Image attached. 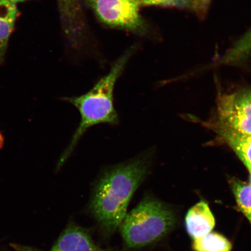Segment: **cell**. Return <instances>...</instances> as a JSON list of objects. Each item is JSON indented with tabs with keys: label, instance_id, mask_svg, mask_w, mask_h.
<instances>
[{
	"label": "cell",
	"instance_id": "9",
	"mask_svg": "<svg viewBox=\"0 0 251 251\" xmlns=\"http://www.w3.org/2000/svg\"><path fill=\"white\" fill-rule=\"evenodd\" d=\"M18 15V9L14 3L0 0V65L4 61L9 37Z\"/></svg>",
	"mask_w": 251,
	"mask_h": 251
},
{
	"label": "cell",
	"instance_id": "10",
	"mask_svg": "<svg viewBox=\"0 0 251 251\" xmlns=\"http://www.w3.org/2000/svg\"><path fill=\"white\" fill-rule=\"evenodd\" d=\"M251 56V27L221 56L223 64H238L246 61Z\"/></svg>",
	"mask_w": 251,
	"mask_h": 251
},
{
	"label": "cell",
	"instance_id": "14",
	"mask_svg": "<svg viewBox=\"0 0 251 251\" xmlns=\"http://www.w3.org/2000/svg\"><path fill=\"white\" fill-rule=\"evenodd\" d=\"M195 10L201 15L205 14L209 8L211 0H193Z\"/></svg>",
	"mask_w": 251,
	"mask_h": 251
},
{
	"label": "cell",
	"instance_id": "2",
	"mask_svg": "<svg viewBox=\"0 0 251 251\" xmlns=\"http://www.w3.org/2000/svg\"><path fill=\"white\" fill-rule=\"evenodd\" d=\"M129 56V54H126L119 58L109 73L101 78L89 92L80 96L62 98L78 109L81 120L70 143L58 160L56 171L60 170L70 158L78 141L90 128L99 124H118V115L114 105V91L115 84L124 71Z\"/></svg>",
	"mask_w": 251,
	"mask_h": 251
},
{
	"label": "cell",
	"instance_id": "13",
	"mask_svg": "<svg viewBox=\"0 0 251 251\" xmlns=\"http://www.w3.org/2000/svg\"><path fill=\"white\" fill-rule=\"evenodd\" d=\"M141 4L162 5L195 10L193 0H139Z\"/></svg>",
	"mask_w": 251,
	"mask_h": 251
},
{
	"label": "cell",
	"instance_id": "6",
	"mask_svg": "<svg viewBox=\"0 0 251 251\" xmlns=\"http://www.w3.org/2000/svg\"><path fill=\"white\" fill-rule=\"evenodd\" d=\"M51 251H111L97 246L85 229L71 224L62 232Z\"/></svg>",
	"mask_w": 251,
	"mask_h": 251
},
{
	"label": "cell",
	"instance_id": "17",
	"mask_svg": "<svg viewBox=\"0 0 251 251\" xmlns=\"http://www.w3.org/2000/svg\"><path fill=\"white\" fill-rule=\"evenodd\" d=\"M248 169H249V171L250 172V181H251V167L247 168Z\"/></svg>",
	"mask_w": 251,
	"mask_h": 251
},
{
	"label": "cell",
	"instance_id": "11",
	"mask_svg": "<svg viewBox=\"0 0 251 251\" xmlns=\"http://www.w3.org/2000/svg\"><path fill=\"white\" fill-rule=\"evenodd\" d=\"M194 250L197 251H230L231 244L222 235L209 233L203 237L194 239Z\"/></svg>",
	"mask_w": 251,
	"mask_h": 251
},
{
	"label": "cell",
	"instance_id": "3",
	"mask_svg": "<svg viewBox=\"0 0 251 251\" xmlns=\"http://www.w3.org/2000/svg\"><path fill=\"white\" fill-rule=\"evenodd\" d=\"M175 223V213L171 208L155 198L147 196L126 215L120 228L126 246L139 249L162 239Z\"/></svg>",
	"mask_w": 251,
	"mask_h": 251
},
{
	"label": "cell",
	"instance_id": "7",
	"mask_svg": "<svg viewBox=\"0 0 251 251\" xmlns=\"http://www.w3.org/2000/svg\"><path fill=\"white\" fill-rule=\"evenodd\" d=\"M230 147L247 168L251 167V136L243 135L222 126L215 122L204 124Z\"/></svg>",
	"mask_w": 251,
	"mask_h": 251
},
{
	"label": "cell",
	"instance_id": "5",
	"mask_svg": "<svg viewBox=\"0 0 251 251\" xmlns=\"http://www.w3.org/2000/svg\"><path fill=\"white\" fill-rule=\"evenodd\" d=\"M100 20L110 26L135 29L141 25L139 0H86Z\"/></svg>",
	"mask_w": 251,
	"mask_h": 251
},
{
	"label": "cell",
	"instance_id": "12",
	"mask_svg": "<svg viewBox=\"0 0 251 251\" xmlns=\"http://www.w3.org/2000/svg\"><path fill=\"white\" fill-rule=\"evenodd\" d=\"M230 181L238 206L251 224V184L236 178Z\"/></svg>",
	"mask_w": 251,
	"mask_h": 251
},
{
	"label": "cell",
	"instance_id": "8",
	"mask_svg": "<svg viewBox=\"0 0 251 251\" xmlns=\"http://www.w3.org/2000/svg\"><path fill=\"white\" fill-rule=\"evenodd\" d=\"M186 224L188 234L194 239L211 233L215 221L208 204L200 202L188 212Z\"/></svg>",
	"mask_w": 251,
	"mask_h": 251
},
{
	"label": "cell",
	"instance_id": "15",
	"mask_svg": "<svg viewBox=\"0 0 251 251\" xmlns=\"http://www.w3.org/2000/svg\"><path fill=\"white\" fill-rule=\"evenodd\" d=\"M11 246L15 251H40L34 248L23 246L21 244H12Z\"/></svg>",
	"mask_w": 251,
	"mask_h": 251
},
{
	"label": "cell",
	"instance_id": "1",
	"mask_svg": "<svg viewBox=\"0 0 251 251\" xmlns=\"http://www.w3.org/2000/svg\"><path fill=\"white\" fill-rule=\"evenodd\" d=\"M155 149L105 168L94 185L90 208L108 233L120 227L131 197L151 171Z\"/></svg>",
	"mask_w": 251,
	"mask_h": 251
},
{
	"label": "cell",
	"instance_id": "4",
	"mask_svg": "<svg viewBox=\"0 0 251 251\" xmlns=\"http://www.w3.org/2000/svg\"><path fill=\"white\" fill-rule=\"evenodd\" d=\"M215 122L238 133L251 136V89L219 93Z\"/></svg>",
	"mask_w": 251,
	"mask_h": 251
},
{
	"label": "cell",
	"instance_id": "16",
	"mask_svg": "<svg viewBox=\"0 0 251 251\" xmlns=\"http://www.w3.org/2000/svg\"><path fill=\"white\" fill-rule=\"evenodd\" d=\"M7 1L17 4L18 2H23L26 1H29V0H7Z\"/></svg>",
	"mask_w": 251,
	"mask_h": 251
}]
</instances>
